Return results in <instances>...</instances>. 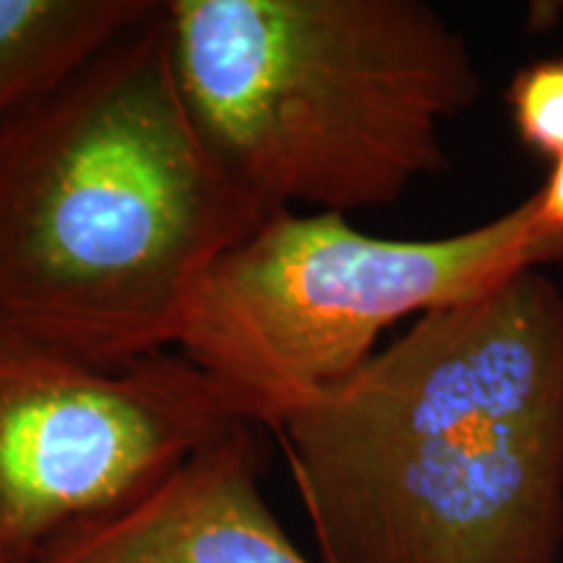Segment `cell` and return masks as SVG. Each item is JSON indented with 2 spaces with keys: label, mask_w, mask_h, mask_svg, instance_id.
I'll return each mask as SVG.
<instances>
[{
  "label": "cell",
  "mask_w": 563,
  "mask_h": 563,
  "mask_svg": "<svg viewBox=\"0 0 563 563\" xmlns=\"http://www.w3.org/2000/svg\"><path fill=\"white\" fill-rule=\"evenodd\" d=\"M272 433L321 563H555L563 290L530 269L420 316Z\"/></svg>",
  "instance_id": "6da1fadb"
},
{
  "label": "cell",
  "mask_w": 563,
  "mask_h": 563,
  "mask_svg": "<svg viewBox=\"0 0 563 563\" xmlns=\"http://www.w3.org/2000/svg\"><path fill=\"white\" fill-rule=\"evenodd\" d=\"M272 214L196 123L159 3L0 123V319L104 368L178 350L201 282Z\"/></svg>",
  "instance_id": "7a4b0ae2"
},
{
  "label": "cell",
  "mask_w": 563,
  "mask_h": 563,
  "mask_svg": "<svg viewBox=\"0 0 563 563\" xmlns=\"http://www.w3.org/2000/svg\"><path fill=\"white\" fill-rule=\"evenodd\" d=\"M162 5L196 123L274 211L391 207L483 97L467 40L422 0Z\"/></svg>",
  "instance_id": "3957f363"
},
{
  "label": "cell",
  "mask_w": 563,
  "mask_h": 563,
  "mask_svg": "<svg viewBox=\"0 0 563 563\" xmlns=\"http://www.w3.org/2000/svg\"><path fill=\"white\" fill-rule=\"evenodd\" d=\"M561 258L563 232L540 220L534 194L485 224L426 241L368 235L329 211H277L201 282L178 352L238 418L274 431L368 363L394 323Z\"/></svg>",
  "instance_id": "277c9868"
},
{
  "label": "cell",
  "mask_w": 563,
  "mask_h": 563,
  "mask_svg": "<svg viewBox=\"0 0 563 563\" xmlns=\"http://www.w3.org/2000/svg\"><path fill=\"white\" fill-rule=\"evenodd\" d=\"M241 422L180 352L104 368L0 319V563H37Z\"/></svg>",
  "instance_id": "5b68a950"
},
{
  "label": "cell",
  "mask_w": 563,
  "mask_h": 563,
  "mask_svg": "<svg viewBox=\"0 0 563 563\" xmlns=\"http://www.w3.org/2000/svg\"><path fill=\"white\" fill-rule=\"evenodd\" d=\"M262 441L241 422L37 563H313L262 490Z\"/></svg>",
  "instance_id": "8992f818"
},
{
  "label": "cell",
  "mask_w": 563,
  "mask_h": 563,
  "mask_svg": "<svg viewBox=\"0 0 563 563\" xmlns=\"http://www.w3.org/2000/svg\"><path fill=\"white\" fill-rule=\"evenodd\" d=\"M157 0H0V123L74 79Z\"/></svg>",
  "instance_id": "52a82bcc"
},
{
  "label": "cell",
  "mask_w": 563,
  "mask_h": 563,
  "mask_svg": "<svg viewBox=\"0 0 563 563\" xmlns=\"http://www.w3.org/2000/svg\"><path fill=\"white\" fill-rule=\"evenodd\" d=\"M506 104L527 150L551 162L563 157V58L519 68L506 87Z\"/></svg>",
  "instance_id": "ba28073f"
},
{
  "label": "cell",
  "mask_w": 563,
  "mask_h": 563,
  "mask_svg": "<svg viewBox=\"0 0 563 563\" xmlns=\"http://www.w3.org/2000/svg\"><path fill=\"white\" fill-rule=\"evenodd\" d=\"M538 199V214L548 228L563 232V157L553 162L545 186L534 194Z\"/></svg>",
  "instance_id": "9c48e42d"
}]
</instances>
